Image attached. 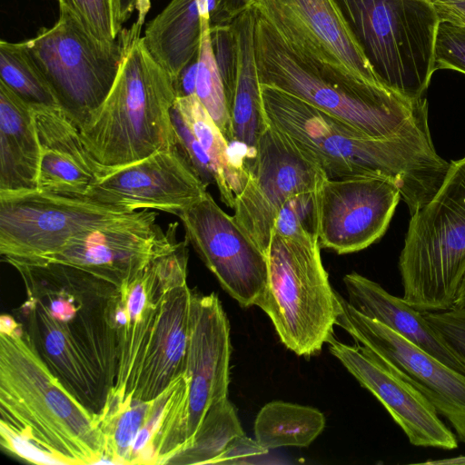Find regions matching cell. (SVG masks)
I'll use <instances>...</instances> for the list:
<instances>
[{"instance_id": "cell-1", "label": "cell", "mask_w": 465, "mask_h": 465, "mask_svg": "<svg viewBox=\"0 0 465 465\" xmlns=\"http://www.w3.org/2000/svg\"><path fill=\"white\" fill-rule=\"evenodd\" d=\"M4 261L24 282L26 299L16 313L35 350L67 390L99 414L117 375L118 288L62 262Z\"/></svg>"}, {"instance_id": "cell-2", "label": "cell", "mask_w": 465, "mask_h": 465, "mask_svg": "<svg viewBox=\"0 0 465 465\" xmlns=\"http://www.w3.org/2000/svg\"><path fill=\"white\" fill-rule=\"evenodd\" d=\"M268 124L284 134L330 179L377 174L393 181L412 215L437 193L450 162L434 147L429 109L400 132L374 138L310 104L261 84Z\"/></svg>"}, {"instance_id": "cell-3", "label": "cell", "mask_w": 465, "mask_h": 465, "mask_svg": "<svg viewBox=\"0 0 465 465\" xmlns=\"http://www.w3.org/2000/svg\"><path fill=\"white\" fill-rule=\"evenodd\" d=\"M188 243L178 242L117 287L113 322L118 367L109 394L150 401L184 370L193 295L187 285Z\"/></svg>"}, {"instance_id": "cell-4", "label": "cell", "mask_w": 465, "mask_h": 465, "mask_svg": "<svg viewBox=\"0 0 465 465\" xmlns=\"http://www.w3.org/2000/svg\"><path fill=\"white\" fill-rule=\"evenodd\" d=\"M0 421L64 465L103 464L98 414L67 390L8 314L0 318Z\"/></svg>"}, {"instance_id": "cell-5", "label": "cell", "mask_w": 465, "mask_h": 465, "mask_svg": "<svg viewBox=\"0 0 465 465\" xmlns=\"http://www.w3.org/2000/svg\"><path fill=\"white\" fill-rule=\"evenodd\" d=\"M150 7L151 1L143 0L136 20L120 32L123 52L114 84L79 128L86 149L105 173L178 144L171 117L173 79L141 36Z\"/></svg>"}, {"instance_id": "cell-6", "label": "cell", "mask_w": 465, "mask_h": 465, "mask_svg": "<svg viewBox=\"0 0 465 465\" xmlns=\"http://www.w3.org/2000/svg\"><path fill=\"white\" fill-rule=\"evenodd\" d=\"M254 52L260 84L292 94L374 138L397 134L429 109L425 97L407 98L305 54L258 14Z\"/></svg>"}, {"instance_id": "cell-7", "label": "cell", "mask_w": 465, "mask_h": 465, "mask_svg": "<svg viewBox=\"0 0 465 465\" xmlns=\"http://www.w3.org/2000/svg\"><path fill=\"white\" fill-rule=\"evenodd\" d=\"M230 324L217 294L193 292L185 367L168 385L156 464H180L212 411L228 399Z\"/></svg>"}, {"instance_id": "cell-8", "label": "cell", "mask_w": 465, "mask_h": 465, "mask_svg": "<svg viewBox=\"0 0 465 465\" xmlns=\"http://www.w3.org/2000/svg\"><path fill=\"white\" fill-rule=\"evenodd\" d=\"M399 270L405 302L421 312L452 308L465 272V156L450 162L437 193L411 215Z\"/></svg>"}, {"instance_id": "cell-9", "label": "cell", "mask_w": 465, "mask_h": 465, "mask_svg": "<svg viewBox=\"0 0 465 465\" xmlns=\"http://www.w3.org/2000/svg\"><path fill=\"white\" fill-rule=\"evenodd\" d=\"M379 82L425 97L435 69L440 18L430 0H334Z\"/></svg>"}, {"instance_id": "cell-10", "label": "cell", "mask_w": 465, "mask_h": 465, "mask_svg": "<svg viewBox=\"0 0 465 465\" xmlns=\"http://www.w3.org/2000/svg\"><path fill=\"white\" fill-rule=\"evenodd\" d=\"M319 240L274 232L268 247V282L256 302L282 342L299 356L321 351L333 337L341 304L323 266Z\"/></svg>"}, {"instance_id": "cell-11", "label": "cell", "mask_w": 465, "mask_h": 465, "mask_svg": "<svg viewBox=\"0 0 465 465\" xmlns=\"http://www.w3.org/2000/svg\"><path fill=\"white\" fill-rule=\"evenodd\" d=\"M26 44L59 106L80 128L114 84L122 58L121 38L101 41L59 10L55 24L41 28Z\"/></svg>"}, {"instance_id": "cell-12", "label": "cell", "mask_w": 465, "mask_h": 465, "mask_svg": "<svg viewBox=\"0 0 465 465\" xmlns=\"http://www.w3.org/2000/svg\"><path fill=\"white\" fill-rule=\"evenodd\" d=\"M86 195L42 190L0 192V253L5 259L40 260L73 237L138 213Z\"/></svg>"}, {"instance_id": "cell-13", "label": "cell", "mask_w": 465, "mask_h": 465, "mask_svg": "<svg viewBox=\"0 0 465 465\" xmlns=\"http://www.w3.org/2000/svg\"><path fill=\"white\" fill-rule=\"evenodd\" d=\"M248 178L235 196L233 218L267 252L277 213L292 195L316 191L327 177L322 169L284 134L269 127L247 162Z\"/></svg>"}, {"instance_id": "cell-14", "label": "cell", "mask_w": 465, "mask_h": 465, "mask_svg": "<svg viewBox=\"0 0 465 465\" xmlns=\"http://www.w3.org/2000/svg\"><path fill=\"white\" fill-rule=\"evenodd\" d=\"M338 299L341 309L336 325L421 392L450 423L458 440L465 443V375L362 315L339 293Z\"/></svg>"}, {"instance_id": "cell-15", "label": "cell", "mask_w": 465, "mask_h": 465, "mask_svg": "<svg viewBox=\"0 0 465 465\" xmlns=\"http://www.w3.org/2000/svg\"><path fill=\"white\" fill-rule=\"evenodd\" d=\"M178 217L185 239L223 289L242 307L256 305L267 286V256L233 216L206 192Z\"/></svg>"}, {"instance_id": "cell-16", "label": "cell", "mask_w": 465, "mask_h": 465, "mask_svg": "<svg viewBox=\"0 0 465 465\" xmlns=\"http://www.w3.org/2000/svg\"><path fill=\"white\" fill-rule=\"evenodd\" d=\"M156 217L155 212L141 210L132 217L84 232L58 252L34 261L69 264L120 287L178 242V223H171L164 232Z\"/></svg>"}, {"instance_id": "cell-17", "label": "cell", "mask_w": 465, "mask_h": 465, "mask_svg": "<svg viewBox=\"0 0 465 465\" xmlns=\"http://www.w3.org/2000/svg\"><path fill=\"white\" fill-rule=\"evenodd\" d=\"M316 199L320 246L345 254L361 251L383 236L401 196L391 179L366 174L325 177Z\"/></svg>"}, {"instance_id": "cell-18", "label": "cell", "mask_w": 465, "mask_h": 465, "mask_svg": "<svg viewBox=\"0 0 465 465\" xmlns=\"http://www.w3.org/2000/svg\"><path fill=\"white\" fill-rule=\"evenodd\" d=\"M179 144L106 172L86 196L130 211L157 210L178 216L207 192Z\"/></svg>"}, {"instance_id": "cell-19", "label": "cell", "mask_w": 465, "mask_h": 465, "mask_svg": "<svg viewBox=\"0 0 465 465\" xmlns=\"http://www.w3.org/2000/svg\"><path fill=\"white\" fill-rule=\"evenodd\" d=\"M252 6L299 51L381 84L334 0H252Z\"/></svg>"}, {"instance_id": "cell-20", "label": "cell", "mask_w": 465, "mask_h": 465, "mask_svg": "<svg viewBox=\"0 0 465 465\" xmlns=\"http://www.w3.org/2000/svg\"><path fill=\"white\" fill-rule=\"evenodd\" d=\"M328 344L330 352L383 405L411 444L448 450L459 447L455 433L432 403L370 350L358 343L345 344L334 336Z\"/></svg>"}, {"instance_id": "cell-21", "label": "cell", "mask_w": 465, "mask_h": 465, "mask_svg": "<svg viewBox=\"0 0 465 465\" xmlns=\"http://www.w3.org/2000/svg\"><path fill=\"white\" fill-rule=\"evenodd\" d=\"M32 109L41 153L37 189L86 195L105 172L86 149L79 128L60 106Z\"/></svg>"}, {"instance_id": "cell-22", "label": "cell", "mask_w": 465, "mask_h": 465, "mask_svg": "<svg viewBox=\"0 0 465 465\" xmlns=\"http://www.w3.org/2000/svg\"><path fill=\"white\" fill-rule=\"evenodd\" d=\"M167 398L168 388L150 401L107 396L98 414L103 464L157 463L156 440Z\"/></svg>"}, {"instance_id": "cell-23", "label": "cell", "mask_w": 465, "mask_h": 465, "mask_svg": "<svg viewBox=\"0 0 465 465\" xmlns=\"http://www.w3.org/2000/svg\"><path fill=\"white\" fill-rule=\"evenodd\" d=\"M343 282L349 304L362 315L401 334L439 361L465 375V363L445 344L423 313L379 283L355 272Z\"/></svg>"}, {"instance_id": "cell-24", "label": "cell", "mask_w": 465, "mask_h": 465, "mask_svg": "<svg viewBox=\"0 0 465 465\" xmlns=\"http://www.w3.org/2000/svg\"><path fill=\"white\" fill-rule=\"evenodd\" d=\"M40 160L32 107L0 81V192L36 190Z\"/></svg>"}, {"instance_id": "cell-25", "label": "cell", "mask_w": 465, "mask_h": 465, "mask_svg": "<svg viewBox=\"0 0 465 465\" xmlns=\"http://www.w3.org/2000/svg\"><path fill=\"white\" fill-rule=\"evenodd\" d=\"M256 19L257 12L251 6L231 22L238 54L237 81L230 112L231 143L240 144L251 158L254 156L261 135L269 127L255 60Z\"/></svg>"}, {"instance_id": "cell-26", "label": "cell", "mask_w": 465, "mask_h": 465, "mask_svg": "<svg viewBox=\"0 0 465 465\" xmlns=\"http://www.w3.org/2000/svg\"><path fill=\"white\" fill-rule=\"evenodd\" d=\"M202 37L199 0H172L146 26L143 43L173 77L197 57Z\"/></svg>"}, {"instance_id": "cell-27", "label": "cell", "mask_w": 465, "mask_h": 465, "mask_svg": "<svg viewBox=\"0 0 465 465\" xmlns=\"http://www.w3.org/2000/svg\"><path fill=\"white\" fill-rule=\"evenodd\" d=\"M173 106L209 158L222 201L232 209L247 181V166L233 159L229 143L195 94L177 97Z\"/></svg>"}, {"instance_id": "cell-28", "label": "cell", "mask_w": 465, "mask_h": 465, "mask_svg": "<svg viewBox=\"0 0 465 465\" xmlns=\"http://www.w3.org/2000/svg\"><path fill=\"white\" fill-rule=\"evenodd\" d=\"M318 409L282 401L265 404L254 421V439L264 449L309 446L323 430Z\"/></svg>"}, {"instance_id": "cell-29", "label": "cell", "mask_w": 465, "mask_h": 465, "mask_svg": "<svg viewBox=\"0 0 465 465\" xmlns=\"http://www.w3.org/2000/svg\"><path fill=\"white\" fill-rule=\"evenodd\" d=\"M0 81L31 107L59 106L26 41H0Z\"/></svg>"}, {"instance_id": "cell-30", "label": "cell", "mask_w": 465, "mask_h": 465, "mask_svg": "<svg viewBox=\"0 0 465 465\" xmlns=\"http://www.w3.org/2000/svg\"><path fill=\"white\" fill-rule=\"evenodd\" d=\"M202 37L197 55L195 95L217 124L229 144L232 143L231 115L210 37V15H201Z\"/></svg>"}, {"instance_id": "cell-31", "label": "cell", "mask_w": 465, "mask_h": 465, "mask_svg": "<svg viewBox=\"0 0 465 465\" xmlns=\"http://www.w3.org/2000/svg\"><path fill=\"white\" fill-rule=\"evenodd\" d=\"M316 191L291 196L277 213L272 232L295 240H319Z\"/></svg>"}, {"instance_id": "cell-32", "label": "cell", "mask_w": 465, "mask_h": 465, "mask_svg": "<svg viewBox=\"0 0 465 465\" xmlns=\"http://www.w3.org/2000/svg\"><path fill=\"white\" fill-rule=\"evenodd\" d=\"M59 10L68 13L86 32L104 42L115 41L117 26L113 0H57Z\"/></svg>"}, {"instance_id": "cell-33", "label": "cell", "mask_w": 465, "mask_h": 465, "mask_svg": "<svg viewBox=\"0 0 465 465\" xmlns=\"http://www.w3.org/2000/svg\"><path fill=\"white\" fill-rule=\"evenodd\" d=\"M210 37L231 112L238 72L237 43L231 23L210 27Z\"/></svg>"}, {"instance_id": "cell-34", "label": "cell", "mask_w": 465, "mask_h": 465, "mask_svg": "<svg viewBox=\"0 0 465 465\" xmlns=\"http://www.w3.org/2000/svg\"><path fill=\"white\" fill-rule=\"evenodd\" d=\"M435 69L465 74V26L440 22L435 45Z\"/></svg>"}, {"instance_id": "cell-35", "label": "cell", "mask_w": 465, "mask_h": 465, "mask_svg": "<svg viewBox=\"0 0 465 465\" xmlns=\"http://www.w3.org/2000/svg\"><path fill=\"white\" fill-rule=\"evenodd\" d=\"M422 313L445 344L465 363V312L450 309Z\"/></svg>"}, {"instance_id": "cell-36", "label": "cell", "mask_w": 465, "mask_h": 465, "mask_svg": "<svg viewBox=\"0 0 465 465\" xmlns=\"http://www.w3.org/2000/svg\"><path fill=\"white\" fill-rule=\"evenodd\" d=\"M0 437L1 446L5 450L27 462L38 465H64L59 458L2 421H0Z\"/></svg>"}, {"instance_id": "cell-37", "label": "cell", "mask_w": 465, "mask_h": 465, "mask_svg": "<svg viewBox=\"0 0 465 465\" xmlns=\"http://www.w3.org/2000/svg\"><path fill=\"white\" fill-rule=\"evenodd\" d=\"M171 117L178 143L204 184L208 186L215 183L214 172L209 158L173 106L171 109Z\"/></svg>"}, {"instance_id": "cell-38", "label": "cell", "mask_w": 465, "mask_h": 465, "mask_svg": "<svg viewBox=\"0 0 465 465\" xmlns=\"http://www.w3.org/2000/svg\"><path fill=\"white\" fill-rule=\"evenodd\" d=\"M252 4V0H211L210 27L230 24Z\"/></svg>"}, {"instance_id": "cell-39", "label": "cell", "mask_w": 465, "mask_h": 465, "mask_svg": "<svg viewBox=\"0 0 465 465\" xmlns=\"http://www.w3.org/2000/svg\"><path fill=\"white\" fill-rule=\"evenodd\" d=\"M440 22L465 26V0H430Z\"/></svg>"}, {"instance_id": "cell-40", "label": "cell", "mask_w": 465, "mask_h": 465, "mask_svg": "<svg viewBox=\"0 0 465 465\" xmlns=\"http://www.w3.org/2000/svg\"><path fill=\"white\" fill-rule=\"evenodd\" d=\"M196 72L197 57L189 63L175 79L176 98L195 94Z\"/></svg>"}, {"instance_id": "cell-41", "label": "cell", "mask_w": 465, "mask_h": 465, "mask_svg": "<svg viewBox=\"0 0 465 465\" xmlns=\"http://www.w3.org/2000/svg\"><path fill=\"white\" fill-rule=\"evenodd\" d=\"M143 0H113L114 17L117 26L123 29V25L128 21L133 13L137 10Z\"/></svg>"}, {"instance_id": "cell-42", "label": "cell", "mask_w": 465, "mask_h": 465, "mask_svg": "<svg viewBox=\"0 0 465 465\" xmlns=\"http://www.w3.org/2000/svg\"><path fill=\"white\" fill-rule=\"evenodd\" d=\"M451 309L465 312V272L459 285L455 301Z\"/></svg>"}]
</instances>
